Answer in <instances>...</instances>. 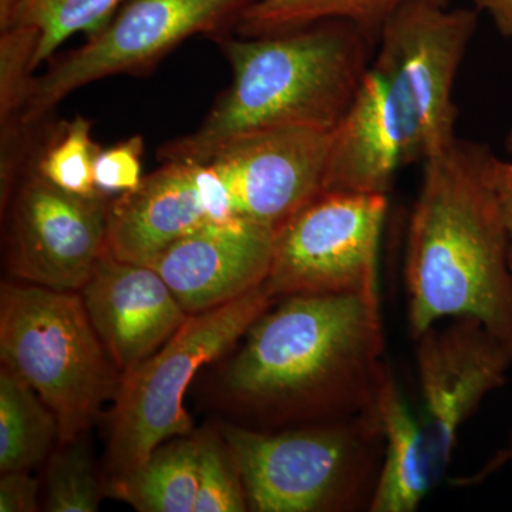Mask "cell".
<instances>
[{
  "label": "cell",
  "mask_w": 512,
  "mask_h": 512,
  "mask_svg": "<svg viewBox=\"0 0 512 512\" xmlns=\"http://www.w3.org/2000/svg\"><path fill=\"white\" fill-rule=\"evenodd\" d=\"M275 301L261 285L235 301L194 313L163 348L121 377L107 448L113 478L143 464L165 441L191 433L184 396L192 379L234 348Z\"/></svg>",
  "instance_id": "obj_6"
},
{
  "label": "cell",
  "mask_w": 512,
  "mask_h": 512,
  "mask_svg": "<svg viewBox=\"0 0 512 512\" xmlns=\"http://www.w3.org/2000/svg\"><path fill=\"white\" fill-rule=\"evenodd\" d=\"M200 439L161 444L126 476L113 478L111 494L140 512H194Z\"/></svg>",
  "instance_id": "obj_18"
},
{
  "label": "cell",
  "mask_w": 512,
  "mask_h": 512,
  "mask_svg": "<svg viewBox=\"0 0 512 512\" xmlns=\"http://www.w3.org/2000/svg\"><path fill=\"white\" fill-rule=\"evenodd\" d=\"M80 295L121 376L163 348L190 318L156 269L119 261L110 252Z\"/></svg>",
  "instance_id": "obj_15"
},
{
  "label": "cell",
  "mask_w": 512,
  "mask_h": 512,
  "mask_svg": "<svg viewBox=\"0 0 512 512\" xmlns=\"http://www.w3.org/2000/svg\"><path fill=\"white\" fill-rule=\"evenodd\" d=\"M474 10L407 3L384 22L373 69L389 87L406 136V165L424 163L456 137L454 84L477 29Z\"/></svg>",
  "instance_id": "obj_7"
},
{
  "label": "cell",
  "mask_w": 512,
  "mask_h": 512,
  "mask_svg": "<svg viewBox=\"0 0 512 512\" xmlns=\"http://www.w3.org/2000/svg\"><path fill=\"white\" fill-rule=\"evenodd\" d=\"M248 511H369L383 457L377 409L261 431L224 426Z\"/></svg>",
  "instance_id": "obj_4"
},
{
  "label": "cell",
  "mask_w": 512,
  "mask_h": 512,
  "mask_svg": "<svg viewBox=\"0 0 512 512\" xmlns=\"http://www.w3.org/2000/svg\"><path fill=\"white\" fill-rule=\"evenodd\" d=\"M416 340L423 426L437 478L453 461L458 433L488 394L507 382L512 352L480 320L453 318Z\"/></svg>",
  "instance_id": "obj_11"
},
{
  "label": "cell",
  "mask_w": 512,
  "mask_h": 512,
  "mask_svg": "<svg viewBox=\"0 0 512 512\" xmlns=\"http://www.w3.org/2000/svg\"><path fill=\"white\" fill-rule=\"evenodd\" d=\"M123 0H0V29L35 30L33 70L47 62L76 33L99 32L116 15Z\"/></svg>",
  "instance_id": "obj_21"
},
{
  "label": "cell",
  "mask_w": 512,
  "mask_h": 512,
  "mask_svg": "<svg viewBox=\"0 0 512 512\" xmlns=\"http://www.w3.org/2000/svg\"><path fill=\"white\" fill-rule=\"evenodd\" d=\"M0 357L55 413L62 446L92 427L104 403L116 399L123 377L80 292L39 285H2Z\"/></svg>",
  "instance_id": "obj_5"
},
{
  "label": "cell",
  "mask_w": 512,
  "mask_h": 512,
  "mask_svg": "<svg viewBox=\"0 0 512 512\" xmlns=\"http://www.w3.org/2000/svg\"><path fill=\"white\" fill-rule=\"evenodd\" d=\"M227 180L212 161H163L107 208V244L119 261L150 265L178 239L235 220Z\"/></svg>",
  "instance_id": "obj_12"
},
{
  "label": "cell",
  "mask_w": 512,
  "mask_h": 512,
  "mask_svg": "<svg viewBox=\"0 0 512 512\" xmlns=\"http://www.w3.org/2000/svg\"><path fill=\"white\" fill-rule=\"evenodd\" d=\"M255 0H128L83 46L50 62L33 77L20 124L36 127L57 104L80 87L153 69L188 37L215 33Z\"/></svg>",
  "instance_id": "obj_8"
},
{
  "label": "cell",
  "mask_w": 512,
  "mask_h": 512,
  "mask_svg": "<svg viewBox=\"0 0 512 512\" xmlns=\"http://www.w3.org/2000/svg\"><path fill=\"white\" fill-rule=\"evenodd\" d=\"M383 457L370 512H414L439 483L421 421L404 399L392 369L377 393Z\"/></svg>",
  "instance_id": "obj_17"
},
{
  "label": "cell",
  "mask_w": 512,
  "mask_h": 512,
  "mask_svg": "<svg viewBox=\"0 0 512 512\" xmlns=\"http://www.w3.org/2000/svg\"><path fill=\"white\" fill-rule=\"evenodd\" d=\"M59 421L42 397L8 366L0 370V471H29L56 440Z\"/></svg>",
  "instance_id": "obj_20"
},
{
  "label": "cell",
  "mask_w": 512,
  "mask_h": 512,
  "mask_svg": "<svg viewBox=\"0 0 512 512\" xmlns=\"http://www.w3.org/2000/svg\"><path fill=\"white\" fill-rule=\"evenodd\" d=\"M244 338L224 376L242 410L305 424L376 409L389 369L379 293L285 296Z\"/></svg>",
  "instance_id": "obj_1"
},
{
  "label": "cell",
  "mask_w": 512,
  "mask_h": 512,
  "mask_svg": "<svg viewBox=\"0 0 512 512\" xmlns=\"http://www.w3.org/2000/svg\"><path fill=\"white\" fill-rule=\"evenodd\" d=\"M505 147H507L508 153L512 156V127L508 131L507 138H505Z\"/></svg>",
  "instance_id": "obj_31"
},
{
  "label": "cell",
  "mask_w": 512,
  "mask_h": 512,
  "mask_svg": "<svg viewBox=\"0 0 512 512\" xmlns=\"http://www.w3.org/2000/svg\"><path fill=\"white\" fill-rule=\"evenodd\" d=\"M198 439L200 468L194 512L248 511L241 473L227 441L211 433Z\"/></svg>",
  "instance_id": "obj_25"
},
{
  "label": "cell",
  "mask_w": 512,
  "mask_h": 512,
  "mask_svg": "<svg viewBox=\"0 0 512 512\" xmlns=\"http://www.w3.org/2000/svg\"><path fill=\"white\" fill-rule=\"evenodd\" d=\"M100 150L93 141L90 121L77 116L53 130L33 156V168L60 190L94 197L100 194L94 184V163Z\"/></svg>",
  "instance_id": "obj_22"
},
{
  "label": "cell",
  "mask_w": 512,
  "mask_h": 512,
  "mask_svg": "<svg viewBox=\"0 0 512 512\" xmlns=\"http://www.w3.org/2000/svg\"><path fill=\"white\" fill-rule=\"evenodd\" d=\"M372 40L342 20L220 39L232 82L197 130L160 148V160L207 163L225 147L266 131L335 128L369 70Z\"/></svg>",
  "instance_id": "obj_3"
},
{
  "label": "cell",
  "mask_w": 512,
  "mask_h": 512,
  "mask_svg": "<svg viewBox=\"0 0 512 512\" xmlns=\"http://www.w3.org/2000/svg\"><path fill=\"white\" fill-rule=\"evenodd\" d=\"M144 138L133 136L101 148L94 163V184L100 194L121 195L136 190L143 181Z\"/></svg>",
  "instance_id": "obj_26"
},
{
  "label": "cell",
  "mask_w": 512,
  "mask_h": 512,
  "mask_svg": "<svg viewBox=\"0 0 512 512\" xmlns=\"http://www.w3.org/2000/svg\"><path fill=\"white\" fill-rule=\"evenodd\" d=\"M276 229L235 218L208 224L165 249L156 269L190 313L210 311L264 285L274 258Z\"/></svg>",
  "instance_id": "obj_14"
},
{
  "label": "cell",
  "mask_w": 512,
  "mask_h": 512,
  "mask_svg": "<svg viewBox=\"0 0 512 512\" xmlns=\"http://www.w3.org/2000/svg\"><path fill=\"white\" fill-rule=\"evenodd\" d=\"M417 0H255L239 16L242 36H264L342 20L362 29L373 40L396 10ZM448 6L450 0H421Z\"/></svg>",
  "instance_id": "obj_19"
},
{
  "label": "cell",
  "mask_w": 512,
  "mask_h": 512,
  "mask_svg": "<svg viewBox=\"0 0 512 512\" xmlns=\"http://www.w3.org/2000/svg\"><path fill=\"white\" fill-rule=\"evenodd\" d=\"M505 464H512V430L510 437H508L507 446H505L503 450L498 451L495 457L488 461L484 470L481 471H483L485 476H488V474L495 473L498 468L504 467Z\"/></svg>",
  "instance_id": "obj_30"
},
{
  "label": "cell",
  "mask_w": 512,
  "mask_h": 512,
  "mask_svg": "<svg viewBox=\"0 0 512 512\" xmlns=\"http://www.w3.org/2000/svg\"><path fill=\"white\" fill-rule=\"evenodd\" d=\"M387 195L326 192L276 231L265 288L291 295L379 293Z\"/></svg>",
  "instance_id": "obj_9"
},
{
  "label": "cell",
  "mask_w": 512,
  "mask_h": 512,
  "mask_svg": "<svg viewBox=\"0 0 512 512\" xmlns=\"http://www.w3.org/2000/svg\"><path fill=\"white\" fill-rule=\"evenodd\" d=\"M37 35L35 30L12 26L2 29L0 36V121L2 137L22 130L20 116L32 86L33 57Z\"/></svg>",
  "instance_id": "obj_24"
},
{
  "label": "cell",
  "mask_w": 512,
  "mask_h": 512,
  "mask_svg": "<svg viewBox=\"0 0 512 512\" xmlns=\"http://www.w3.org/2000/svg\"><path fill=\"white\" fill-rule=\"evenodd\" d=\"M333 128L288 127L225 147L210 161L227 180L237 217L278 231L325 194Z\"/></svg>",
  "instance_id": "obj_13"
},
{
  "label": "cell",
  "mask_w": 512,
  "mask_h": 512,
  "mask_svg": "<svg viewBox=\"0 0 512 512\" xmlns=\"http://www.w3.org/2000/svg\"><path fill=\"white\" fill-rule=\"evenodd\" d=\"M488 154L457 138L424 161L404 264L413 339L444 319L473 318L512 352V271Z\"/></svg>",
  "instance_id": "obj_2"
},
{
  "label": "cell",
  "mask_w": 512,
  "mask_h": 512,
  "mask_svg": "<svg viewBox=\"0 0 512 512\" xmlns=\"http://www.w3.org/2000/svg\"><path fill=\"white\" fill-rule=\"evenodd\" d=\"M39 484L29 471H8L0 478V512H36Z\"/></svg>",
  "instance_id": "obj_27"
},
{
  "label": "cell",
  "mask_w": 512,
  "mask_h": 512,
  "mask_svg": "<svg viewBox=\"0 0 512 512\" xmlns=\"http://www.w3.org/2000/svg\"><path fill=\"white\" fill-rule=\"evenodd\" d=\"M487 177L503 218L512 271V161L500 160L493 154H488Z\"/></svg>",
  "instance_id": "obj_28"
},
{
  "label": "cell",
  "mask_w": 512,
  "mask_h": 512,
  "mask_svg": "<svg viewBox=\"0 0 512 512\" xmlns=\"http://www.w3.org/2000/svg\"><path fill=\"white\" fill-rule=\"evenodd\" d=\"M474 3L490 15L498 32L512 42V0H474Z\"/></svg>",
  "instance_id": "obj_29"
},
{
  "label": "cell",
  "mask_w": 512,
  "mask_h": 512,
  "mask_svg": "<svg viewBox=\"0 0 512 512\" xmlns=\"http://www.w3.org/2000/svg\"><path fill=\"white\" fill-rule=\"evenodd\" d=\"M8 207L10 274L25 284L82 291L109 252L106 195L60 190L30 164Z\"/></svg>",
  "instance_id": "obj_10"
},
{
  "label": "cell",
  "mask_w": 512,
  "mask_h": 512,
  "mask_svg": "<svg viewBox=\"0 0 512 512\" xmlns=\"http://www.w3.org/2000/svg\"><path fill=\"white\" fill-rule=\"evenodd\" d=\"M46 510L50 512L99 511L100 484L86 444L73 441L50 456L46 473Z\"/></svg>",
  "instance_id": "obj_23"
},
{
  "label": "cell",
  "mask_w": 512,
  "mask_h": 512,
  "mask_svg": "<svg viewBox=\"0 0 512 512\" xmlns=\"http://www.w3.org/2000/svg\"><path fill=\"white\" fill-rule=\"evenodd\" d=\"M406 165V136L389 87L373 67L333 128L326 192L387 195Z\"/></svg>",
  "instance_id": "obj_16"
}]
</instances>
